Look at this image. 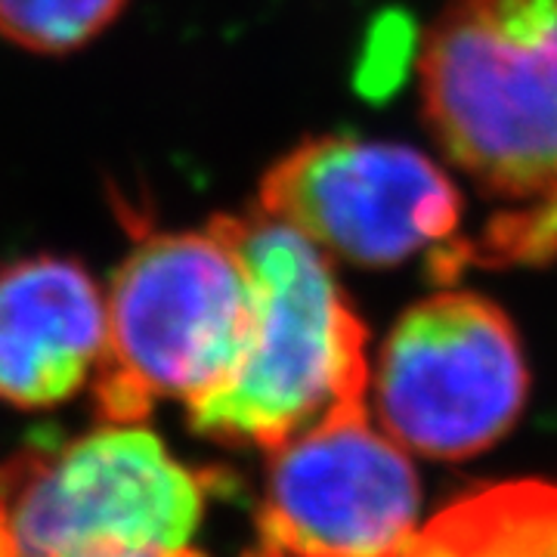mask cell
<instances>
[{
  "instance_id": "277c9868",
  "label": "cell",
  "mask_w": 557,
  "mask_h": 557,
  "mask_svg": "<svg viewBox=\"0 0 557 557\" xmlns=\"http://www.w3.org/2000/svg\"><path fill=\"white\" fill-rule=\"evenodd\" d=\"M258 211L357 267H397L424 255L437 278L465 270L458 186L437 161L399 143L307 139L263 174Z\"/></svg>"
},
{
  "instance_id": "ba28073f",
  "label": "cell",
  "mask_w": 557,
  "mask_h": 557,
  "mask_svg": "<svg viewBox=\"0 0 557 557\" xmlns=\"http://www.w3.org/2000/svg\"><path fill=\"white\" fill-rule=\"evenodd\" d=\"M106 354V300L78 260L0 267V399L47 409L78 394Z\"/></svg>"
},
{
  "instance_id": "3957f363",
  "label": "cell",
  "mask_w": 557,
  "mask_h": 557,
  "mask_svg": "<svg viewBox=\"0 0 557 557\" xmlns=\"http://www.w3.org/2000/svg\"><path fill=\"white\" fill-rule=\"evenodd\" d=\"M251 288L211 220L201 233H149L121 260L106 300L97 409L137 424L159 399L193 406L233 372L248 335Z\"/></svg>"
},
{
  "instance_id": "52a82bcc",
  "label": "cell",
  "mask_w": 557,
  "mask_h": 557,
  "mask_svg": "<svg viewBox=\"0 0 557 557\" xmlns=\"http://www.w3.org/2000/svg\"><path fill=\"white\" fill-rule=\"evenodd\" d=\"M258 536L242 557H403L418 536L421 486L366 406L270 449Z\"/></svg>"
},
{
  "instance_id": "6da1fadb",
  "label": "cell",
  "mask_w": 557,
  "mask_h": 557,
  "mask_svg": "<svg viewBox=\"0 0 557 557\" xmlns=\"http://www.w3.org/2000/svg\"><path fill=\"white\" fill-rule=\"evenodd\" d=\"M431 134L483 201L461 267L557 258V0H446L421 60Z\"/></svg>"
},
{
  "instance_id": "9c48e42d",
  "label": "cell",
  "mask_w": 557,
  "mask_h": 557,
  "mask_svg": "<svg viewBox=\"0 0 557 557\" xmlns=\"http://www.w3.org/2000/svg\"><path fill=\"white\" fill-rule=\"evenodd\" d=\"M403 557H557V483L518 480L458 498Z\"/></svg>"
},
{
  "instance_id": "8992f818",
  "label": "cell",
  "mask_w": 557,
  "mask_h": 557,
  "mask_svg": "<svg viewBox=\"0 0 557 557\" xmlns=\"http://www.w3.org/2000/svg\"><path fill=\"white\" fill-rule=\"evenodd\" d=\"M381 431L403 449L458 461L505 437L530 397L511 319L474 292H440L409 307L375 366Z\"/></svg>"
},
{
  "instance_id": "5b68a950",
  "label": "cell",
  "mask_w": 557,
  "mask_h": 557,
  "mask_svg": "<svg viewBox=\"0 0 557 557\" xmlns=\"http://www.w3.org/2000/svg\"><path fill=\"white\" fill-rule=\"evenodd\" d=\"M205 483L152 431L102 424L0 471V557H69L97 542L189 545Z\"/></svg>"
},
{
  "instance_id": "8fae6325",
  "label": "cell",
  "mask_w": 557,
  "mask_h": 557,
  "mask_svg": "<svg viewBox=\"0 0 557 557\" xmlns=\"http://www.w3.org/2000/svg\"><path fill=\"white\" fill-rule=\"evenodd\" d=\"M69 557H205L189 545L164 548V545H127V542H97Z\"/></svg>"
},
{
  "instance_id": "30bf717a",
  "label": "cell",
  "mask_w": 557,
  "mask_h": 557,
  "mask_svg": "<svg viewBox=\"0 0 557 557\" xmlns=\"http://www.w3.org/2000/svg\"><path fill=\"white\" fill-rule=\"evenodd\" d=\"M127 0H0V35L32 53H72L119 20Z\"/></svg>"
},
{
  "instance_id": "7a4b0ae2",
  "label": "cell",
  "mask_w": 557,
  "mask_h": 557,
  "mask_svg": "<svg viewBox=\"0 0 557 557\" xmlns=\"http://www.w3.org/2000/svg\"><path fill=\"white\" fill-rule=\"evenodd\" d=\"M251 288L248 335L233 372L189 406V428L223 446L276 449L366 406L369 332L329 255L295 226L255 211L214 218Z\"/></svg>"
}]
</instances>
